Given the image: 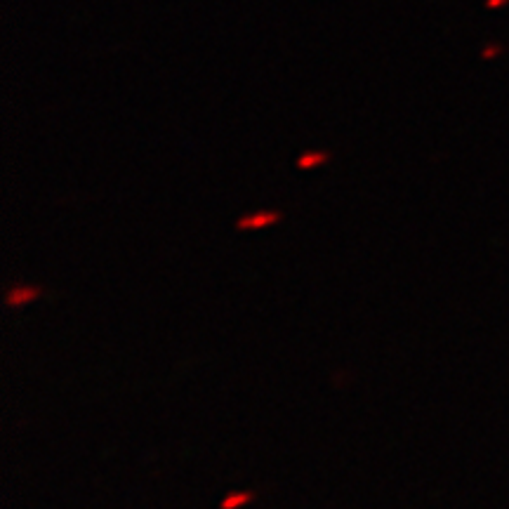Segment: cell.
<instances>
[{
	"mask_svg": "<svg viewBox=\"0 0 509 509\" xmlns=\"http://www.w3.org/2000/svg\"><path fill=\"white\" fill-rule=\"evenodd\" d=\"M281 213H269V210H260V213L255 215H248V217H241L239 222H236V229L239 231H246V229H267V227H274L276 222H281Z\"/></svg>",
	"mask_w": 509,
	"mask_h": 509,
	"instance_id": "cell-1",
	"label": "cell"
},
{
	"mask_svg": "<svg viewBox=\"0 0 509 509\" xmlns=\"http://www.w3.org/2000/svg\"><path fill=\"white\" fill-rule=\"evenodd\" d=\"M38 295H41V288L17 286V288H12L8 293V304H10V307H24V304H29V302L36 300Z\"/></svg>",
	"mask_w": 509,
	"mask_h": 509,
	"instance_id": "cell-2",
	"label": "cell"
},
{
	"mask_svg": "<svg viewBox=\"0 0 509 509\" xmlns=\"http://www.w3.org/2000/svg\"><path fill=\"white\" fill-rule=\"evenodd\" d=\"M330 158L328 151H307V154H302L297 158V168L302 170H312L316 165H323Z\"/></svg>",
	"mask_w": 509,
	"mask_h": 509,
	"instance_id": "cell-3",
	"label": "cell"
},
{
	"mask_svg": "<svg viewBox=\"0 0 509 509\" xmlns=\"http://www.w3.org/2000/svg\"><path fill=\"white\" fill-rule=\"evenodd\" d=\"M255 500V493H241V491H234L229 493L227 498L222 500L220 509H241L243 505H250V502Z\"/></svg>",
	"mask_w": 509,
	"mask_h": 509,
	"instance_id": "cell-4",
	"label": "cell"
}]
</instances>
